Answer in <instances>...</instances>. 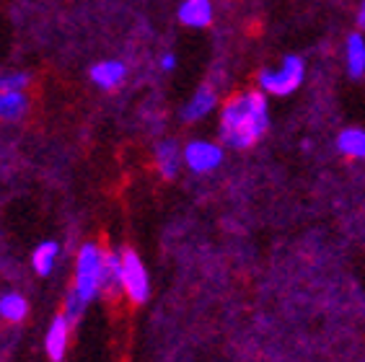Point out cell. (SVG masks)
I'll return each instance as SVG.
<instances>
[{"label": "cell", "instance_id": "1", "mask_svg": "<svg viewBox=\"0 0 365 362\" xmlns=\"http://www.w3.org/2000/svg\"><path fill=\"white\" fill-rule=\"evenodd\" d=\"M269 127V106L264 93L249 90L233 96L220 112V140L231 148L254 145Z\"/></svg>", "mask_w": 365, "mask_h": 362}, {"label": "cell", "instance_id": "2", "mask_svg": "<svg viewBox=\"0 0 365 362\" xmlns=\"http://www.w3.org/2000/svg\"><path fill=\"white\" fill-rule=\"evenodd\" d=\"M101 277H104V251L96 244L81 246L76 259V285L65 300V316L78 321L83 308L101 293Z\"/></svg>", "mask_w": 365, "mask_h": 362}, {"label": "cell", "instance_id": "3", "mask_svg": "<svg viewBox=\"0 0 365 362\" xmlns=\"http://www.w3.org/2000/svg\"><path fill=\"white\" fill-rule=\"evenodd\" d=\"M306 78V63L303 57L288 55L282 60L280 68L262 70L259 73V88L267 96H290Z\"/></svg>", "mask_w": 365, "mask_h": 362}, {"label": "cell", "instance_id": "4", "mask_svg": "<svg viewBox=\"0 0 365 362\" xmlns=\"http://www.w3.org/2000/svg\"><path fill=\"white\" fill-rule=\"evenodd\" d=\"M122 290L133 303H145L150 295V279L143 259L135 251H122Z\"/></svg>", "mask_w": 365, "mask_h": 362}, {"label": "cell", "instance_id": "5", "mask_svg": "<svg viewBox=\"0 0 365 362\" xmlns=\"http://www.w3.org/2000/svg\"><path fill=\"white\" fill-rule=\"evenodd\" d=\"M184 163L195 174H210L223 163V148L210 140H192L184 148Z\"/></svg>", "mask_w": 365, "mask_h": 362}, {"label": "cell", "instance_id": "6", "mask_svg": "<svg viewBox=\"0 0 365 362\" xmlns=\"http://www.w3.org/2000/svg\"><path fill=\"white\" fill-rule=\"evenodd\" d=\"M71 329H73V321L68 319L65 314L55 316L52 324L47 329V336H44V349H47V355L52 362H63L65 360V352H68V341H71Z\"/></svg>", "mask_w": 365, "mask_h": 362}, {"label": "cell", "instance_id": "7", "mask_svg": "<svg viewBox=\"0 0 365 362\" xmlns=\"http://www.w3.org/2000/svg\"><path fill=\"white\" fill-rule=\"evenodd\" d=\"M184 163V150L176 145L174 140H163L155 145V166L163 179H174Z\"/></svg>", "mask_w": 365, "mask_h": 362}, {"label": "cell", "instance_id": "8", "mask_svg": "<svg viewBox=\"0 0 365 362\" xmlns=\"http://www.w3.org/2000/svg\"><path fill=\"white\" fill-rule=\"evenodd\" d=\"M179 21L190 29H205L212 21L210 0H184L179 6Z\"/></svg>", "mask_w": 365, "mask_h": 362}, {"label": "cell", "instance_id": "9", "mask_svg": "<svg viewBox=\"0 0 365 362\" xmlns=\"http://www.w3.org/2000/svg\"><path fill=\"white\" fill-rule=\"evenodd\" d=\"M218 104V93L210 88V86H202L200 90H195V96L187 101V106L182 109L184 122H197V119H205L207 114L215 109Z\"/></svg>", "mask_w": 365, "mask_h": 362}, {"label": "cell", "instance_id": "10", "mask_svg": "<svg viewBox=\"0 0 365 362\" xmlns=\"http://www.w3.org/2000/svg\"><path fill=\"white\" fill-rule=\"evenodd\" d=\"M125 76H127V68L120 60H104V63H96L91 68V81L104 90L120 88Z\"/></svg>", "mask_w": 365, "mask_h": 362}, {"label": "cell", "instance_id": "11", "mask_svg": "<svg viewBox=\"0 0 365 362\" xmlns=\"http://www.w3.org/2000/svg\"><path fill=\"white\" fill-rule=\"evenodd\" d=\"M337 150L347 158L365 160V130L363 127H347L337 135Z\"/></svg>", "mask_w": 365, "mask_h": 362}, {"label": "cell", "instance_id": "12", "mask_svg": "<svg viewBox=\"0 0 365 362\" xmlns=\"http://www.w3.org/2000/svg\"><path fill=\"white\" fill-rule=\"evenodd\" d=\"M344 65H347L350 78L365 76V39L360 34L347 36V44H344Z\"/></svg>", "mask_w": 365, "mask_h": 362}, {"label": "cell", "instance_id": "13", "mask_svg": "<svg viewBox=\"0 0 365 362\" xmlns=\"http://www.w3.org/2000/svg\"><path fill=\"white\" fill-rule=\"evenodd\" d=\"M29 109V98L24 96V90H8L0 93V119L3 122H16L21 119Z\"/></svg>", "mask_w": 365, "mask_h": 362}, {"label": "cell", "instance_id": "14", "mask_svg": "<svg viewBox=\"0 0 365 362\" xmlns=\"http://www.w3.org/2000/svg\"><path fill=\"white\" fill-rule=\"evenodd\" d=\"M101 290H106V293L122 290V254L104 251V277H101Z\"/></svg>", "mask_w": 365, "mask_h": 362}, {"label": "cell", "instance_id": "15", "mask_svg": "<svg viewBox=\"0 0 365 362\" xmlns=\"http://www.w3.org/2000/svg\"><path fill=\"white\" fill-rule=\"evenodd\" d=\"M57 254H60V246H57L55 241H44V244L36 246L34 257H31V264H34L36 274H42V277L52 274L55 262H57Z\"/></svg>", "mask_w": 365, "mask_h": 362}, {"label": "cell", "instance_id": "16", "mask_svg": "<svg viewBox=\"0 0 365 362\" xmlns=\"http://www.w3.org/2000/svg\"><path fill=\"white\" fill-rule=\"evenodd\" d=\"M29 314V303L24 295L19 293H6L3 298H0V316L6 321H24Z\"/></svg>", "mask_w": 365, "mask_h": 362}, {"label": "cell", "instance_id": "17", "mask_svg": "<svg viewBox=\"0 0 365 362\" xmlns=\"http://www.w3.org/2000/svg\"><path fill=\"white\" fill-rule=\"evenodd\" d=\"M29 83L26 73H0V93L8 90H24Z\"/></svg>", "mask_w": 365, "mask_h": 362}, {"label": "cell", "instance_id": "18", "mask_svg": "<svg viewBox=\"0 0 365 362\" xmlns=\"http://www.w3.org/2000/svg\"><path fill=\"white\" fill-rule=\"evenodd\" d=\"M161 68L166 70V73H169V70H174L176 68V57L174 55H163L161 57Z\"/></svg>", "mask_w": 365, "mask_h": 362}, {"label": "cell", "instance_id": "19", "mask_svg": "<svg viewBox=\"0 0 365 362\" xmlns=\"http://www.w3.org/2000/svg\"><path fill=\"white\" fill-rule=\"evenodd\" d=\"M358 24H360V29H365V0L360 3V11H358Z\"/></svg>", "mask_w": 365, "mask_h": 362}]
</instances>
